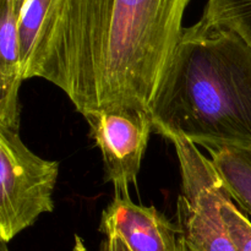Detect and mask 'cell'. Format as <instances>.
<instances>
[{
    "label": "cell",
    "instance_id": "3",
    "mask_svg": "<svg viewBox=\"0 0 251 251\" xmlns=\"http://www.w3.org/2000/svg\"><path fill=\"white\" fill-rule=\"evenodd\" d=\"M174 145L181 176L176 203L178 226L188 251H238L222 213L229 193L212 161L189 140L164 135Z\"/></svg>",
    "mask_w": 251,
    "mask_h": 251
},
{
    "label": "cell",
    "instance_id": "7",
    "mask_svg": "<svg viewBox=\"0 0 251 251\" xmlns=\"http://www.w3.org/2000/svg\"><path fill=\"white\" fill-rule=\"evenodd\" d=\"M24 0H1L0 17V127L20 130V87L24 65L19 25Z\"/></svg>",
    "mask_w": 251,
    "mask_h": 251
},
{
    "label": "cell",
    "instance_id": "4",
    "mask_svg": "<svg viewBox=\"0 0 251 251\" xmlns=\"http://www.w3.org/2000/svg\"><path fill=\"white\" fill-rule=\"evenodd\" d=\"M59 163L37 156L19 132L0 127V239L9 243L54 210Z\"/></svg>",
    "mask_w": 251,
    "mask_h": 251
},
{
    "label": "cell",
    "instance_id": "1",
    "mask_svg": "<svg viewBox=\"0 0 251 251\" xmlns=\"http://www.w3.org/2000/svg\"><path fill=\"white\" fill-rule=\"evenodd\" d=\"M190 0H51L24 68L60 88L82 117L151 110Z\"/></svg>",
    "mask_w": 251,
    "mask_h": 251
},
{
    "label": "cell",
    "instance_id": "8",
    "mask_svg": "<svg viewBox=\"0 0 251 251\" xmlns=\"http://www.w3.org/2000/svg\"><path fill=\"white\" fill-rule=\"evenodd\" d=\"M208 152L232 200L251 216V147L226 146Z\"/></svg>",
    "mask_w": 251,
    "mask_h": 251
},
{
    "label": "cell",
    "instance_id": "12",
    "mask_svg": "<svg viewBox=\"0 0 251 251\" xmlns=\"http://www.w3.org/2000/svg\"><path fill=\"white\" fill-rule=\"evenodd\" d=\"M0 251H10L9 248H7V243L0 242Z\"/></svg>",
    "mask_w": 251,
    "mask_h": 251
},
{
    "label": "cell",
    "instance_id": "10",
    "mask_svg": "<svg viewBox=\"0 0 251 251\" xmlns=\"http://www.w3.org/2000/svg\"><path fill=\"white\" fill-rule=\"evenodd\" d=\"M222 213L238 251H251V222L234 205L230 196L223 201Z\"/></svg>",
    "mask_w": 251,
    "mask_h": 251
},
{
    "label": "cell",
    "instance_id": "11",
    "mask_svg": "<svg viewBox=\"0 0 251 251\" xmlns=\"http://www.w3.org/2000/svg\"><path fill=\"white\" fill-rule=\"evenodd\" d=\"M100 251H131L129 249L124 240L117 235H108L103 240Z\"/></svg>",
    "mask_w": 251,
    "mask_h": 251
},
{
    "label": "cell",
    "instance_id": "9",
    "mask_svg": "<svg viewBox=\"0 0 251 251\" xmlns=\"http://www.w3.org/2000/svg\"><path fill=\"white\" fill-rule=\"evenodd\" d=\"M201 20L235 29L251 43V0H207Z\"/></svg>",
    "mask_w": 251,
    "mask_h": 251
},
{
    "label": "cell",
    "instance_id": "5",
    "mask_svg": "<svg viewBox=\"0 0 251 251\" xmlns=\"http://www.w3.org/2000/svg\"><path fill=\"white\" fill-rule=\"evenodd\" d=\"M83 118L90 126L91 139L102 153L105 181L113 184L114 196L129 198L153 132L151 113L122 107L98 110Z\"/></svg>",
    "mask_w": 251,
    "mask_h": 251
},
{
    "label": "cell",
    "instance_id": "2",
    "mask_svg": "<svg viewBox=\"0 0 251 251\" xmlns=\"http://www.w3.org/2000/svg\"><path fill=\"white\" fill-rule=\"evenodd\" d=\"M153 132L251 147V43L203 20L184 28L151 110Z\"/></svg>",
    "mask_w": 251,
    "mask_h": 251
},
{
    "label": "cell",
    "instance_id": "6",
    "mask_svg": "<svg viewBox=\"0 0 251 251\" xmlns=\"http://www.w3.org/2000/svg\"><path fill=\"white\" fill-rule=\"evenodd\" d=\"M100 232L122 238L131 251H188L178 225L154 206L136 205L130 196H114L103 210Z\"/></svg>",
    "mask_w": 251,
    "mask_h": 251
}]
</instances>
